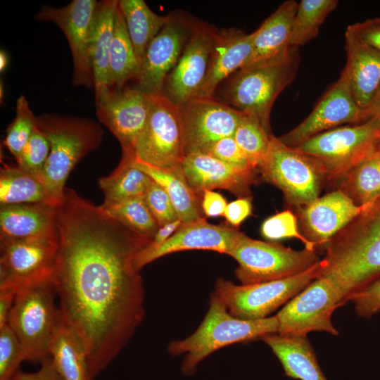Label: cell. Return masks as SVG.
<instances>
[{
    "label": "cell",
    "instance_id": "obj_17",
    "mask_svg": "<svg viewBox=\"0 0 380 380\" xmlns=\"http://www.w3.org/2000/svg\"><path fill=\"white\" fill-rule=\"evenodd\" d=\"M196 25L183 15L169 14L146 49L137 88L148 96L161 94L165 79L178 62Z\"/></svg>",
    "mask_w": 380,
    "mask_h": 380
},
{
    "label": "cell",
    "instance_id": "obj_1",
    "mask_svg": "<svg viewBox=\"0 0 380 380\" xmlns=\"http://www.w3.org/2000/svg\"><path fill=\"white\" fill-rule=\"evenodd\" d=\"M56 224L53 281L61 317L83 343L94 380L144 319L145 292L134 260L151 240L70 188L56 206Z\"/></svg>",
    "mask_w": 380,
    "mask_h": 380
},
{
    "label": "cell",
    "instance_id": "obj_40",
    "mask_svg": "<svg viewBox=\"0 0 380 380\" xmlns=\"http://www.w3.org/2000/svg\"><path fill=\"white\" fill-rule=\"evenodd\" d=\"M260 233L265 239L270 241L296 238L305 245V248L317 251L315 244L309 241L299 230L297 217L289 209L277 213L265 220L260 227Z\"/></svg>",
    "mask_w": 380,
    "mask_h": 380
},
{
    "label": "cell",
    "instance_id": "obj_42",
    "mask_svg": "<svg viewBox=\"0 0 380 380\" xmlns=\"http://www.w3.org/2000/svg\"><path fill=\"white\" fill-rule=\"evenodd\" d=\"M23 361L21 346L7 324L0 329V380H11Z\"/></svg>",
    "mask_w": 380,
    "mask_h": 380
},
{
    "label": "cell",
    "instance_id": "obj_37",
    "mask_svg": "<svg viewBox=\"0 0 380 380\" xmlns=\"http://www.w3.org/2000/svg\"><path fill=\"white\" fill-rule=\"evenodd\" d=\"M100 207L129 229L151 240L159 228L144 196L134 197L107 207Z\"/></svg>",
    "mask_w": 380,
    "mask_h": 380
},
{
    "label": "cell",
    "instance_id": "obj_5",
    "mask_svg": "<svg viewBox=\"0 0 380 380\" xmlns=\"http://www.w3.org/2000/svg\"><path fill=\"white\" fill-rule=\"evenodd\" d=\"M299 63L298 47L291 46L279 56L241 68L229 77L224 91L225 101L238 110L255 115L266 132L273 135V103L294 80Z\"/></svg>",
    "mask_w": 380,
    "mask_h": 380
},
{
    "label": "cell",
    "instance_id": "obj_9",
    "mask_svg": "<svg viewBox=\"0 0 380 380\" xmlns=\"http://www.w3.org/2000/svg\"><path fill=\"white\" fill-rule=\"evenodd\" d=\"M380 139V120L370 118L318 134L296 147L318 159L327 180L340 181L351 169L376 153Z\"/></svg>",
    "mask_w": 380,
    "mask_h": 380
},
{
    "label": "cell",
    "instance_id": "obj_2",
    "mask_svg": "<svg viewBox=\"0 0 380 380\" xmlns=\"http://www.w3.org/2000/svg\"><path fill=\"white\" fill-rule=\"evenodd\" d=\"M319 277L334 284L344 303L380 278V196L329 241Z\"/></svg>",
    "mask_w": 380,
    "mask_h": 380
},
{
    "label": "cell",
    "instance_id": "obj_33",
    "mask_svg": "<svg viewBox=\"0 0 380 380\" xmlns=\"http://www.w3.org/2000/svg\"><path fill=\"white\" fill-rule=\"evenodd\" d=\"M118 5L129 37L141 65L148 46L165 25L169 14L160 15L154 13L143 0H120Z\"/></svg>",
    "mask_w": 380,
    "mask_h": 380
},
{
    "label": "cell",
    "instance_id": "obj_32",
    "mask_svg": "<svg viewBox=\"0 0 380 380\" xmlns=\"http://www.w3.org/2000/svg\"><path fill=\"white\" fill-rule=\"evenodd\" d=\"M141 64L129 37L122 13L118 6L109 56V87L120 89L131 80L138 82Z\"/></svg>",
    "mask_w": 380,
    "mask_h": 380
},
{
    "label": "cell",
    "instance_id": "obj_10",
    "mask_svg": "<svg viewBox=\"0 0 380 380\" xmlns=\"http://www.w3.org/2000/svg\"><path fill=\"white\" fill-rule=\"evenodd\" d=\"M319 262L296 275L270 281L237 285L220 278L214 294L229 312L245 320H256L268 315L300 292L319 277Z\"/></svg>",
    "mask_w": 380,
    "mask_h": 380
},
{
    "label": "cell",
    "instance_id": "obj_26",
    "mask_svg": "<svg viewBox=\"0 0 380 380\" xmlns=\"http://www.w3.org/2000/svg\"><path fill=\"white\" fill-rule=\"evenodd\" d=\"M56 233V205L42 203L1 205L0 241Z\"/></svg>",
    "mask_w": 380,
    "mask_h": 380
},
{
    "label": "cell",
    "instance_id": "obj_27",
    "mask_svg": "<svg viewBox=\"0 0 380 380\" xmlns=\"http://www.w3.org/2000/svg\"><path fill=\"white\" fill-rule=\"evenodd\" d=\"M297 7L296 1H285L252 32V53L244 67L279 56L290 49L291 26Z\"/></svg>",
    "mask_w": 380,
    "mask_h": 380
},
{
    "label": "cell",
    "instance_id": "obj_20",
    "mask_svg": "<svg viewBox=\"0 0 380 380\" xmlns=\"http://www.w3.org/2000/svg\"><path fill=\"white\" fill-rule=\"evenodd\" d=\"M241 232L234 228L211 224L205 217L185 223L159 245L148 243L135 255L137 270L164 255L187 250H209L229 255ZM150 243V242H149Z\"/></svg>",
    "mask_w": 380,
    "mask_h": 380
},
{
    "label": "cell",
    "instance_id": "obj_38",
    "mask_svg": "<svg viewBox=\"0 0 380 380\" xmlns=\"http://www.w3.org/2000/svg\"><path fill=\"white\" fill-rule=\"evenodd\" d=\"M272 136L255 115L242 112L233 138L252 165L258 170L267 152Z\"/></svg>",
    "mask_w": 380,
    "mask_h": 380
},
{
    "label": "cell",
    "instance_id": "obj_11",
    "mask_svg": "<svg viewBox=\"0 0 380 380\" xmlns=\"http://www.w3.org/2000/svg\"><path fill=\"white\" fill-rule=\"evenodd\" d=\"M133 151L137 160L168 169L185 157L179 107L163 94L149 96V110Z\"/></svg>",
    "mask_w": 380,
    "mask_h": 380
},
{
    "label": "cell",
    "instance_id": "obj_15",
    "mask_svg": "<svg viewBox=\"0 0 380 380\" xmlns=\"http://www.w3.org/2000/svg\"><path fill=\"white\" fill-rule=\"evenodd\" d=\"M217 30L196 24L175 68L165 79L162 93L177 106L199 97L204 87Z\"/></svg>",
    "mask_w": 380,
    "mask_h": 380
},
{
    "label": "cell",
    "instance_id": "obj_3",
    "mask_svg": "<svg viewBox=\"0 0 380 380\" xmlns=\"http://www.w3.org/2000/svg\"><path fill=\"white\" fill-rule=\"evenodd\" d=\"M37 127L50 144V153L40 179L54 205L63 198L65 184L75 165L97 148L104 132L96 122L87 118L43 114Z\"/></svg>",
    "mask_w": 380,
    "mask_h": 380
},
{
    "label": "cell",
    "instance_id": "obj_24",
    "mask_svg": "<svg viewBox=\"0 0 380 380\" xmlns=\"http://www.w3.org/2000/svg\"><path fill=\"white\" fill-rule=\"evenodd\" d=\"M253 34L231 28L217 31L207 78L199 97H213L217 87L248 61Z\"/></svg>",
    "mask_w": 380,
    "mask_h": 380
},
{
    "label": "cell",
    "instance_id": "obj_8",
    "mask_svg": "<svg viewBox=\"0 0 380 380\" xmlns=\"http://www.w3.org/2000/svg\"><path fill=\"white\" fill-rule=\"evenodd\" d=\"M229 256L237 262L235 276L241 284L287 278L304 272L320 261L317 251H296L274 241L240 234Z\"/></svg>",
    "mask_w": 380,
    "mask_h": 380
},
{
    "label": "cell",
    "instance_id": "obj_50",
    "mask_svg": "<svg viewBox=\"0 0 380 380\" xmlns=\"http://www.w3.org/2000/svg\"><path fill=\"white\" fill-rule=\"evenodd\" d=\"M16 293L17 291L13 289H0V329L8 324Z\"/></svg>",
    "mask_w": 380,
    "mask_h": 380
},
{
    "label": "cell",
    "instance_id": "obj_12",
    "mask_svg": "<svg viewBox=\"0 0 380 380\" xmlns=\"http://www.w3.org/2000/svg\"><path fill=\"white\" fill-rule=\"evenodd\" d=\"M344 304L334 284L324 277H317L275 315L278 322L277 333L308 337L310 332L323 331L337 336L338 331L332 323V315L336 309Z\"/></svg>",
    "mask_w": 380,
    "mask_h": 380
},
{
    "label": "cell",
    "instance_id": "obj_31",
    "mask_svg": "<svg viewBox=\"0 0 380 380\" xmlns=\"http://www.w3.org/2000/svg\"><path fill=\"white\" fill-rule=\"evenodd\" d=\"M49 356L63 380H89L85 347L62 319L53 336Z\"/></svg>",
    "mask_w": 380,
    "mask_h": 380
},
{
    "label": "cell",
    "instance_id": "obj_46",
    "mask_svg": "<svg viewBox=\"0 0 380 380\" xmlns=\"http://www.w3.org/2000/svg\"><path fill=\"white\" fill-rule=\"evenodd\" d=\"M251 197H239L227 203L223 216L234 228H239L241 223L252 215Z\"/></svg>",
    "mask_w": 380,
    "mask_h": 380
},
{
    "label": "cell",
    "instance_id": "obj_16",
    "mask_svg": "<svg viewBox=\"0 0 380 380\" xmlns=\"http://www.w3.org/2000/svg\"><path fill=\"white\" fill-rule=\"evenodd\" d=\"M97 3L95 0H73L61 8L43 6L35 15L37 20L54 23L65 34L72 58L73 85L93 89L94 82L89 44Z\"/></svg>",
    "mask_w": 380,
    "mask_h": 380
},
{
    "label": "cell",
    "instance_id": "obj_48",
    "mask_svg": "<svg viewBox=\"0 0 380 380\" xmlns=\"http://www.w3.org/2000/svg\"><path fill=\"white\" fill-rule=\"evenodd\" d=\"M201 205L205 217H216L223 216L227 203L220 193L213 190H205L201 196Z\"/></svg>",
    "mask_w": 380,
    "mask_h": 380
},
{
    "label": "cell",
    "instance_id": "obj_28",
    "mask_svg": "<svg viewBox=\"0 0 380 380\" xmlns=\"http://www.w3.org/2000/svg\"><path fill=\"white\" fill-rule=\"evenodd\" d=\"M261 340L272 349L289 377L298 380H328L308 337L271 333L264 335Z\"/></svg>",
    "mask_w": 380,
    "mask_h": 380
},
{
    "label": "cell",
    "instance_id": "obj_29",
    "mask_svg": "<svg viewBox=\"0 0 380 380\" xmlns=\"http://www.w3.org/2000/svg\"><path fill=\"white\" fill-rule=\"evenodd\" d=\"M137 167L162 186L170 197L182 222L189 223L203 218L201 196L189 184L182 165L168 169L156 167L136 159Z\"/></svg>",
    "mask_w": 380,
    "mask_h": 380
},
{
    "label": "cell",
    "instance_id": "obj_41",
    "mask_svg": "<svg viewBox=\"0 0 380 380\" xmlns=\"http://www.w3.org/2000/svg\"><path fill=\"white\" fill-rule=\"evenodd\" d=\"M50 153V144L38 127L34 130L18 158L17 165L40 178Z\"/></svg>",
    "mask_w": 380,
    "mask_h": 380
},
{
    "label": "cell",
    "instance_id": "obj_22",
    "mask_svg": "<svg viewBox=\"0 0 380 380\" xmlns=\"http://www.w3.org/2000/svg\"><path fill=\"white\" fill-rule=\"evenodd\" d=\"M181 165L189 184L201 196L205 190L222 189L238 197H251L250 188L258 182V171L237 169L204 153L185 156Z\"/></svg>",
    "mask_w": 380,
    "mask_h": 380
},
{
    "label": "cell",
    "instance_id": "obj_14",
    "mask_svg": "<svg viewBox=\"0 0 380 380\" xmlns=\"http://www.w3.org/2000/svg\"><path fill=\"white\" fill-rule=\"evenodd\" d=\"M178 107L185 156L207 153L217 141L233 137L242 115V111L213 97H198Z\"/></svg>",
    "mask_w": 380,
    "mask_h": 380
},
{
    "label": "cell",
    "instance_id": "obj_43",
    "mask_svg": "<svg viewBox=\"0 0 380 380\" xmlns=\"http://www.w3.org/2000/svg\"><path fill=\"white\" fill-rule=\"evenodd\" d=\"M144 198L159 227L178 219L177 212L167 192L153 180Z\"/></svg>",
    "mask_w": 380,
    "mask_h": 380
},
{
    "label": "cell",
    "instance_id": "obj_18",
    "mask_svg": "<svg viewBox=\"0 0 380 380\" xmlns=\"http://www.w3.org/2000/svg\"><path fill=\"white\" fill-rule=\"evenodd\" d=\"M369 120L365 110L355 103L347 77L342 71L338 80L322 98L310 115L279 139L298 147L311 137L345 124H360Z\"/></svg>",
    "mask_w": 380,
    "mask_h": 380
},
{
    "label": "cell",
    "instance_id": "obj_21",
    "mask_svg": "<svg viewBox=\"0 0 380 380\" xmlns=\"http://www.w3.org/2000/svg\"><path fill=\"white\" fill-rule=\"evenodd\" d=\"M363 209L339 189L319 196L298 208L301 233L317 248L325 250L327 243Z\"/></svg>",
    "mask_w": 380,
    "mask_h": 380
},
{
    "label": "cell",
    "instance_id": "obj_7",
    "mask_svg": "<svg viewBox=\"0 0 380 380\" xmlns=\"http://www.w3.org/2000/svg\"><path fill=\"white\" fill-rule=\"evenodd\" d=\"M258 171L262 179L281 191L289 205L304 207L319 196L327 173L316 158L271 137Z\"/></svg>",
    "mask_w": 380,
    "mask_h": 380
},
{
    "label": "cell",
    "instance_id": "obj_54",
    "mask_svg": "<svg viewBox=\"0 0 380 380\" xmlns=\"http://www.w3.org/2000/svg\"><path fill=\"white\" fill-rule=\"evenodd\" d=\"M376 153L380 157V139L376 146Z\"/></svg>",
    "mask_w": 380,
    "mask_h": 380
},
{
    "label": "cell",
    "instance_id": "obj_13",
    "mask_svg": "<svg viewBox=\"0 0 380 380\" xmlns=\"http://www.w3.org/2000/svg\"><path fill=\"white\" fill-rule=\"evenodd\" d=\"M0 289H20L53 281L58 237L56 234L0 241Z\"/></svg>",
    "mask_w": 380,
    "mask_h": 380
},
{
    "label": "cell",
    "instance_id": "obj_53",
    "mask_svg": "<svg viewBox=\"0 0 380 380\" xmlns=\"http://www.w3.org/2000/svg\"><path fill=\"white\" fill-rule=\"evenodd\" d=\"M8 57L7 53L4 51H0V72H3L8 65Z\"/></svg>",
    "mask_w": 380,
    "mask_h": 380
},
{
    "label": "cell",
    "instance_id": "obj_34",
    "mask_svg": "<svg viewBox=\"0 0 380 380\" xmlns=\"http://www.w3.org/2000/svg\"><path fill=\"white\" fill-rule=\"evenodd\" d=\"M47 203L53 205L41 179L18 165L4 163L0 171V204Z\"/></svg>",
    "mask_w": 380,
    "mask_h": 380
},
{
    "label": "cell",
    "instance_id": "obj_25",
    "mask_svg": "<svg viewBox=\"0 0 380 380\" xmlns=\"http://www.w3.org/2000/svg\"><path fill=\"white\" fill-rule=\"evenodd\" d=\"M118 1H98L89 34V59L94 76L95 101L109 91V56Z\"/></svg>",
    "mask_w": 380,
    "mask_h": 380
},
{
    "label": "cell",
    "instance_id": "obj_52",
    "mask_svg": "<svg viewBox=\"0 0 380 380\" xmlns=\"http://www.w3.org/2000/svg\"><path fill=\"white\" fill-rule=\"evenodd\" d=\"M365 111L369 119L376 118L380 120V84Z\"/></svg>",
    "mask_w": 380,
    "mask_h": 380
},
{
    "label": "cell",
    "instance_id": "obj_6",
    "mask_svg": "<svg viewBox=\"0 0 380 380\" xmlns=\"http://www.w3.org/2000/svg\"><path fill=\"white\" fill-rule=\"evenodd\" d=\"M56 296L53 281L17 291L8 325L18 340L24 361L42 362L49 356L51 342L61 319L55 304Z\"/></svg>",
    "mask_w": 380,
    "mask_h": 380
},
{
    "label": "cell",
    "instance_id": "obj_47",
    "mask_svg": "<svg viewBox=\"0 0 380 380\" xmlns=\"http://www.w3.org/2000/svg\"><path fill=\"white\" fill-rule=\"evenodd\" d=\"M366 44L380 51V19H369L349 25Z\"/></svg>",
    "mask_w": 380,
    "mask_h": 380
},
{
    "label": "cell",
    "instance_id": "obj_30",
    "mask_svg": "<svg viewBox=\"0 0 380 380\" xmlns=\"http://www.w3.org/2000/svg\"><path fill=\"white\" fill-rule=\"evenodd\" d=\"M152 182L153 179L137 167L134 152L122 151L118 166L110 175L99 180V186L104 195L101 206L107 207L144 196Z\"/></svg>",
    "mask_w": 380,
    "mask_h": 380
},
{
    "label": "cell",
    "instance_id": "obj_39",
    "mask_svg": "<svg viewBox=\"0 0 380 380\" xmlns=\"http://www.w3.org/2000/svg\"><path fill=\"white\" fill-rule=\"evenodd\" d=\"M37 127V117L32 113L26 97L21 95L16 101L15 116L8 127L4 144L18 158Z\"/></svg>",
    "mask_w": 380,
    "mask_h": 380
},
{
    "label": "cell",
    "instance_id": "obj_51",
    "mask_svg": "<svg viewBox=\"0 0 380 380\" xmlns=\"http://www.w3.org/2000/svg\"><path fill=\"white\" fill-rule=\"evenodd\" d=\"M183 224L179 218L159 227L153 238L150 241L151 245H159L170 238Z\"/></svg>",
    "mask_w": 380,
    "mask_h": 380
},
{
    "label": "cell",
    "instance_id": "obj_49",
    "mask_svg": "<svg viewBox=\"0 0 380 380\" xmlns=\"http://www.w3.org/2000/svg\"><path fill=\"white\" fill-rule=\"evenodd\" d=\"M40 368L34 372L18 371L11 380H63L57 372L50 356L41 362Z\"/></svg>",
    "mask_w": 380,
    "mask_h": 380
},
{
    "label": "cell",
    "instance_id": "obj_23",
    "mask_svg": "<svg viewBox=\"0 0 380 380\" xmlns=\"http://www.w3.org/2000/svg\"><path fill=\"white\" fill-rule=\"evenodd\" d=\"M345 72L353 97L365 110L380 84V51L364 42L348 25L345 32Z\"/></svg>",
    "mask_w": 380,
    "mask_h": 380
},
{
    "label": "cell",
    "instance_id": "obj_44",
    "mask_svg": "<svg viewBox=\"0 0 380 380\" xmlns=\"http://www.w3.org/2000/svg\"><path fill=\"white\" fill-rule=\"evenodd\" d=\"M207 154L237 169L248 172L258 171L246 157L233 137H224L217 141L210 148Z\"/></svg>",
    "mask_w": 380,
    "mask_h": 380
},
{
    "label": "cell",
    "instance_id": "obj_4",
    "mask_svg": "<svg viewBox=\"0 0 380 380\" xmlns=\"http://www.w3.org/2000/svg\"><path fill=\"white\" fill-rule=\"evenodd\" d=\"M277 330L275 315L256 320L239 319L213 293L208 310L197 329L184 339L170 342L168 351L175 356L184 355L181 370L191 375L198 364L215 351L231 344L261 339Z\"/></svg>",
    "mask_w": 380,
    "mask_h": 380
},
{
    "label": "cell",
    "instance_id": "obj_45",
    "mask_svg": "<svg viewBox=\"0 0 380 380\" xmlns=\"http://www.w3.org/2000/svg\"><path fill=\"white\" fill-rule=\"evenodd\" d=\"M348 301L354 303L357 315L369 318L380 311V278L353 294Z\"/></svg>",
    "mask_w": 380,
    "mask_h": 380
},
{
    "label": "cell",
    "instance_id": "obj_35",
    "mask_svg": "<svg viewBox=\"0 0 380 380\" xmlns=\"http://www.w3.org/2000/svg\"><path fill=\"white\" fill-rule=\"evenodd\" d=\"M338 189L359 206L380 196V157L375 153L351 169Z\"/></svg>",
    "mask_w": 380,
    "mask_h": 380
},
{
    "label": "cell",
    "instance_id": "obj_19",
    "mask_svg": "<svg viewBox=\"0 0 380 380\" xmlns=\"http://www.w3.org/2000/svg\"><path fill=\"white\" fill-rule=\"evenodd\" d=\"M95 103L98 120L119 141L122 151H133L148 118L149 96L136 87L126 86L110 89Z\"/></svg>",
    "mask_w": 380,
    "mask_h": 380
},
{
    "label": "cell",
    "instance_id": "obj_36",
    "mask_svg": "<svg viewBox=\"0 0 380 380\" xmlns=\"http://www.w3.org/2000/svg\"><path fill=\"white\" fill-rule=\"evenodd\" d=\"M338 4L336 0H301L294 15L290 45L299 47L315 38L327 16Z\"/></svg>",
    "mask_w": 380,
    "mask_h": 380
}]
</instances>
